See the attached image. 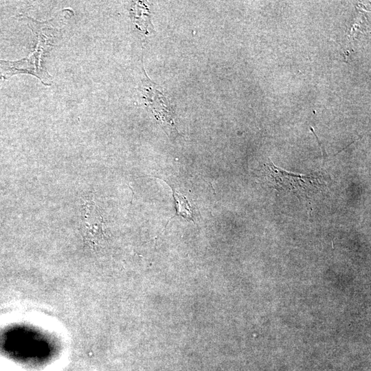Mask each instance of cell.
I'll return each mask as SVG.
<instances>
[{
  "mask_svg": "<svg viewBox=\"0 0 371 371\" xmlns=\"http://www.w3.org/2000/svg\"><path fill=\"white\" fill-rule=\"evenodd\" d=\"M65 11L66 9L62 10L53 19L45 21L23 16V19L36 37L35 49L26 58L14 61L0 60L1 78L7 80L16 74H27L36 77L45 86L52 85L53 79L43 66V59L61 38L62 32L58 23Z\"/></svg>",
  "mask_w": 371,
  "mask_h": 371,
  "instance_id": "1",
  "label": "cell"
},
{
  "mask_svg": "<svg viewBox=\"0 0 371 371\" xmlns=\"http://www.w3.org/2000/svg\"><path fill=\"white\" fill-rule=\"evenodd\" d=\"M153 85L148 76L143 81V95L146 100V104L151 109L157 119L165 126H170V128L176 130L170 103Z\"/></svg>",
  "mask_w": 371,
  "mask_h": 371,
  "instance_id": "2",
  "label": "cell"
},
{
  "mask_svg": "<svg viewBox=\"0 0 371 371\" xmlns=\"http://www.w3.org/2000/svg\"><path fill=\"white\" fill-rule=\"evenodd\" d=\"M265 167L266 173L268 177H270L271 184L277 189L281 186L282 188H285L291 190L300 188L306 191L307 187L313 186V181L315 179L314 177L288 173L276 167L272 163L266 164Z\"/></svg>",
  "mask_w": 371,
  "mask_h": 371,
  "instance_id": "3",
  "label": "cell"
},
{
  "mask_svg": "<svg viewBox=\"0 0 371 371\" xmlns=\"http://www.w3.org/2000/svg\"><path fill=\"white\" fill-rule=\"evenodd\" d=\"M173 198L175 201L176 214L186 219L194 221L193 210L190 202L181 194L176 192L172 188Z\"/></svg>",
  "mask_w": 371,
  "mask_h": 371,
  "instance_id": "4",
  "label": "cell"
}]
</instances>
